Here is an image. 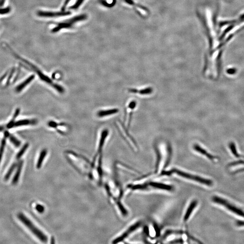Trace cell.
I'll use <instances>...</instances> for the list:
<instances>
[{
  "instance_id": "cell-1",
  "label": "cell",
  "mask_w": 244,
  "mask_h": 244,
  "mask_svg": "<svg viewBox=\"0 0 244 244\" xmlns=\"http://www.w3.org/2000/svg\"><path fill=\"white\" fill-rule=\"evenodd\" d=\"M18 218L20 221L26 225V227L31 231L32 233L37 237L42 242L46 243L48 241V238L44 233L33 223L30 220L27 218L24 214L22 213H19L17 215Z\"/></svg>"
},
{
  "instance_id": "cell-2",
  "label": "cell",
  "mask_w": 244,
  "mask_h": 244,
  "mask_svg": "<svg viewBox=\"0 0 244 244\" xmlns=\"http://www.w3.org/2000/svg\"><path fill=\"white\" fill-rule=\"evenodd\" d=\"M166 172H167V175H168V174L175 173V174H177L180 176L183 177V178L194 181L198 182L200 184H203V185H206L211 186L213 185V182L210 180H207V179L202 178V177H200L198 176H196L195 175L189 174V173H186L184 171H180V170H178V169H173V170H171V171H167Z\"/></svg>"
},
{
  "instance_id": "cell-3",
  "label": "cell",
  "mask_w": 244,
  "mask_h": 244,
  "mask_svg": "<svg viewBox=\"0 0 244 244\" xmlns=\"http://www.w3.org/2000/svg\"><path fill=\"white\" fill-rule=\"evenodd\" d=\"M212 199L214 202L223 205L233 213L244 218V212L241 209H239L234 205H231L230 203H229L227 200L217 196L213 197Z\"/></svg>"
},
{
  "instance_id": "cell-4",
  "label": "cell",
  "mask_w": 244,
  "mask_h": 244,
  "mask_svg": "<svg viewBox=\"0 0 244 244\" xmlns=\"http://www.w3.org/2000/svg\"><path fill=\"white\" fill-rule=\"evenodd\" d=\"M86 15H82L81 16H77L75 17H73L69 21H66L65 22L62 23L58 24L57 27L52 29V32L53 33H56L59 31L61 29H68L71 28L75 23L80 21H83L86 19Z\"/></svg>"
},
{
  "instance_id": "cell-5",
  "label": "cell",
  "mask_w": 244,
  "mask_h": 244,
  "mask_svg": "<svg viewBox=\"0 0 244 244\" xmlns=\"http://www.w3.org/2000/svg\"><path fill=\"white\" fill-rule=\"evenodd\" d=\"M140 225H141V223H140V222H138L136 223H135L134 224L131 225V227H129L128 228V229H127V230H126L122 235H120L118 238H117L116 239H115L113 240V243L116 244V243L123 241L124 239L127 238L131 234V233H133L134 230H136L139 227H140Z\"/></svg>"
},
{
  "instance_id": "cell-6",
  "label": "cell",
  "mask_w": 244,
  "mask_h": 244,
  "mask_svg": "<svg viewBox=\"0 0 244 244\" xmlns=\"http://www.w3.org/2000/svg\"><path fill=\"white\" fill-rule=\"evenodd\" d=\"M34 78H35V76L34 75H32L29 76L24 81L16 86L15 88V92L16 93H21L22 91H23L24 88L27 86L34 80Z\"/></svg>"
},
{
  "instance_id": "cell-7",
  "label": "cell",
  "mask_w": 244,
  "mask_h": 244,
  "mask_svg": "<svg viewBox=\"0 0 244 244\" xmlns=\"http://www.w3.org/2000/svg\"><path fill=\"white\" fill-rule=\"evenodd\" d=\"M70 12H46L43 11H39L38 12V15L39 16L44 17H55L61 16H66L70 14Z\"/></svg>"
},
{
  "instance_id": "cell-8",
  "label": "cell",
  "mask_w": 244,
  "mask_h": 244,
  "mask_svg": "<svg viewBox=\"0 0 244 244\" xmlns=\"http://www.w3.org/2000/svg\"><path fill=\"white\" fill-rule=\"evenodd\" d=\"M37 122L34 119H21L16 120L13 125V128L19 127H24L29 125H34Z\"/></svg>"
},
{
  "instance_id": "cell-9",
  "label": "cell",
  "mask_w": 244,
  "mask_h": 244,
  "mask_svg": "<svg viewBox=\"0 0 244 244\" xmlns=\"http://www.w3.org/2000/svg\"><path fill=\"white\" fill-rule=\"evenodd\" d=\"M129 93L133 94H138L141 96H147L151 95L153 92V89L151 87H147L143 89L138 90V89L131 88L128 90Z\"/></svg>"
},
{
  "instance_id": "cell-10",
  "label": "cell",
  "mask_w": 244,
  "mask_h": 244,
  "mask_svg": "<svg viewBox=\"0 0 244 244\" xmlns=\"http://www.w3.org/2000/svg\"><path fill=\"white\" fill-rule=\"evenodd\" d=\"M149 185L152 188H154L159 190H163L171 191L173 190V187L170 185L163 184L161 183L155 182H152L150 183Z\"/></svg>"
},
{
  "instance_id": "cell-11",
  "label": "cell",
  "mask_w": 244,
  "mask_h": 244,
  "mask_svg": "<svg viewBox=\"0 0 244 244\" xmlns=\"http://www.w3.org/2000/svg\"><path fill=\"white\" fill-rule=\"evenodd\" d=\"M193 148L195 150V151H197L199 153L205 156L207 158H208L209 159L211 160H216L217 159H218V158L216 157V156H214L210 154L206 150L203 148L198 144L194 145V146H193Z\"/></svg>"
},
{
  "instance_id": "cell-12",
  "label": "cell",
  "mask_w": 244,
  "mask_h": 244,
  "mask_svg": "<svg viewBox=\"0 0 244 244\" xmlns=\"http://www.w3.org/2000/svg\"><path fill=\"white\" fill-rule=\"evenodd\" d=\"M198 204V201L197 200H193L191 203L188 206L187 209L185 213V216L184 217V221L185 222H187L188 219L190 217L193 211L195 209Z\"/></svg>"
},
{
  "instance_id": "cell-13",
  "label": "cell",
  "mask_w": 244,
  "mask_h": 244,
  "mask_svg": "<svg viewBox=\"0 0 244 244\" xmlns=\"http://www.w3.org/2000/svg\"><path fill=\"white\" fill-rule=\"evenodd\" d=\"M23 163L24 161L23 160L20 161L18 162L16 171V174H15V176H14V177H13V180L12 181V185H16L18 181H19L21 172L22 169Z\"/></svg>"
},
{
  "instance_id": "cell-14",
  "label": "cell",
  "mask_w": 244,
  "mask_h": 244,
  "mask_svg": "<svg viewBox=\"0 0 244 244\" xmlns=\"http://www.w3.org/2000/svg\"><path fill=\"white\" fill-rule=\"evenodd\" d=\"M118 111L119 110L118 108H112L105 111H100L97 113V115L99 117H103L115 114L118 113Z\"/></svg>"
},
{
  "instance_id": "cell-15",
  "label": "cell",
  "mask_w": 244,
  "mask_h": 244,
  "mask_svg": "<svg viewBox=\"0 0 244 244\" xmlns=\"http://www.w3.org/2000/svg\"><path fill=\"white\" fill-rule=\"evenodd\" d=\"M10 133L7 131H5L4 133V137L1 140V143L0 145V162L1 161L2 159V156L4 153V149H5V146H6V140L8 138Z\"/></svg>"
},
{
  "instance_id": "cell-16",
  "label": "cell",
  "mask_w": 244,
  "mask_h": 244,
  "mask_svg": "<svg viewBox=\"0 0 244 244\" xmlns=\"http://www.w3.org/2000/svg\"><path fill=\"white\" fill-rule=\"evenodd\" d=\"M20 112V109L19 108H17L14 113L13 116L11 118V120L7 123V124H6V129H13V125H14V123L16 121V118L18 116L19 113Z\"/></svg>"
},
{
  "instance_id": "cell-17",
  "label": "cell",
  "mask_w": 244,
  "mask_h": 244,
  "mask_svg": "<svg viewBox=\"0 0 244 244\" xmlns=\"http://www.w3.org/2000/svg\"><path fill=\"white\" fill-rule=\"evenodd\" d=\"M108 134V130H104L102 132L101 135V139H100V143H99V147H98V152H101L102 149L103 145L105 143L106 141V138L107 137Z\"/></svg>"
},
{
  "instance_id": "cell-18",
  "label": "cell",
  "mask_w": 244,
  "mask_h": 244,
  "mask_svg": "<svg viewBox=\"0 0 244 244\" xmlns=\"http://www.w3.org/2000/svg\"><path fill=\"white\" fill-rule=\"evenodd\" d=\"M47 151L46 149H44L40 152L37 162V164H36V167H37V169H40L41 168L42 166V164L43 163L45 159V157H46V155H47Z\"/></svg>"
},
{
  "instance_id": "cell-19",
  "label": "cell",
  "mask_w": 244,
  "mask_h": 244,
  "mask_svg": "<svg viewBox=\"0 0 244 244\" xmlns=\"http://www.w3.org/2000/svg\"><path fill=\"white\" fill-rule=\"evenodd\" d=\"M7 139L9 140L11 143L16 148H19L21 145V142L19 140L16 136H14L13 134L10 133Z\"/></svg>"
},
{
  "instance_id": "cell-20",
  "label": "cell",
  "mask_w": 244,
  "mask_h": 244,
  "mask_svg": "<svg viewBox=\"0 0 244 244\" xmlns=\"http://www.w3.org/2000/svg\"><path fill=\"white\" fill-rule=\"evenodd\" d=\"M18 164V162H14V163L12 164L11 167H10L9 170H8L7 173L6 174V176H5L4 180L5 181H7L9 180V178L11 177V175L12 173H13V171H14V170L16 169V167H17Z\"/></svg>"
},
{
  "instance_id": "cell-21",
  "label": "cell",
  "mask_w": 244,
  "mask_h": 244,
  "mask_svg": "<svg viewBox=\"0 0 244 244\" xmlns=\"http://www.w3.org/2000/svg\"><path fill=\"white\" fill-rule=\"evenodd\" d=\"M29 146V144L28 143H26L22 147L20 151L18 152L16 156V159L17 160H20L21 159V156L24 154V153L26 151L27 149L28 148Z\"/></svg>"
},
{
  "instance_id": "cell-22",
  "label": "cell",
  "mask_w": 244,
  "mask_h": 244,
  "mask_svg": "<svg viewBox=\"0 0 244 244\" xmlns=\"http://www.w3.org/2000/svg\"><path fill=\"white\" fill-rule=\"evenodd\" d=\"M230 148L231 150V152L233 153V155H234V156H235L236 158H239L240 157V156L239 154L237 152V151L236 150V146L235 144L234 143L231 142L229 145Z\"/></svg>"
},
{
  "instance_id": "cell-23",
  "label": "cell",
  "mask_w": 244,
  "mask_h": 244,
  "mask_svg": "<svg viewBox=\"0 0 244 244\" xmlns=\"http://www.w3.org/2000/svg\"><path fill=\"white\" fill-rule=\"evenodd\" d=\"M148 186L145 185H137L132 186V188L133 190H144L147 189Z\"/></svg>"
},
{
  "instance_id": "cell-24",
  "label": "cell",
  "mask_w": 244,
  "mask_h": 244,
  "mask_svg": "<svg viewBox=\"0 0 244 244\" xmlns=\"http://www.w3.org/2000/svg\"><path fill=\"white\" fill-rule=\"evenodd\" d=\"M11 11V8L10 7H6V8L0 9V15H5L10 13Z\"/></svg>"
},
{
  "instance_id": "cell-25",
  "label": "cell",
  "mask_w": 244,
  "mask_h": 244,
  "mask_svg": "<svg viewBox=\"0 0 244 244\" xmlns=\"http://www.w3.org/2000/svg\"><path fill=\"white\" fill-rule=\"evenodd\" d=\"M85 0H77L75 4L74 5H73V6H72L71 8L72 9H76L77 8H78V7H79V6L82 4L83 3V1H84Z\"/></svg>"
},
{
  "instance_id": "cell-26",
  "label": "cell",
  "mask_w": 244,
  "mask_h": 244,
  "mask_svg": "<svg viewBox=\"0 0 244 244\" xmlns=\"http://www.w3.org/2000/svg\"><path fill=\"white\" fill-rule=\"evenodd\" d=\"M236 69L234 68H229L227 70V72L228 74L230 75H234L236 73Z\"/></svg>"
},
{
  "instance_id": "cell-27",
  "label": "cell",
  "mask_w": 244,
  "mask_h": 244,
  "mask_svg": "<svg viewBox=\"0 0 244 244\" xmlns=\"http://www.w3.org/2000/svg\"><path fill=\"white\" fill-rule=\"evenodd\" d=\"M36 209L38 212H39V213H42L44 211V207L42 206V205L38 204V205L36 206Z\"/></svg>"
},
{
  "instance_id": "cell-28",
  "label": "cell",
  "mask_w": 244,
  "mask_h": 244,
  "mask_svg": "<svg viewBox=\"0 0 244 244\" xmlns=\"http://www.w3.org/2000/svg\"><path fill=\"white\" fill-rule=\"evenodd\" d=\"M48 125L49 127L53 128H57L58 126H59L58 123H56V122H54V121H51V122H49Z\"/></svg>"
},
{
  "instance_id": "cell-29",
  "label": "cell",
  "mask_w": 244,
  "mask_h": 244,
  "mask_svg": "<svg viewBox=\"0 0 244 244\" xmlns=\"http://www.w3.org/2000/svg\"><path fill=\"white\" fill-rule=\"evenodd\" d=\"M236 224L239 226H243L244 225V222H241V221H238L236 223Z\"/></svg>"
},
{
  "instance_id": "cell-30",
  "label": "cell",
  "mask_w": 244,
  "mask_h": 244,
  "mask_svg": "<svg viewBox=\"0 0 244 244\" xmlns=\"http://www.w3.org/2000/svg\"><path fill=\"white\" fill-rule=\"evenodd\" d=\"M6 0H0V7H1L4 5Z\"/></svg>"
}]
</instances>
